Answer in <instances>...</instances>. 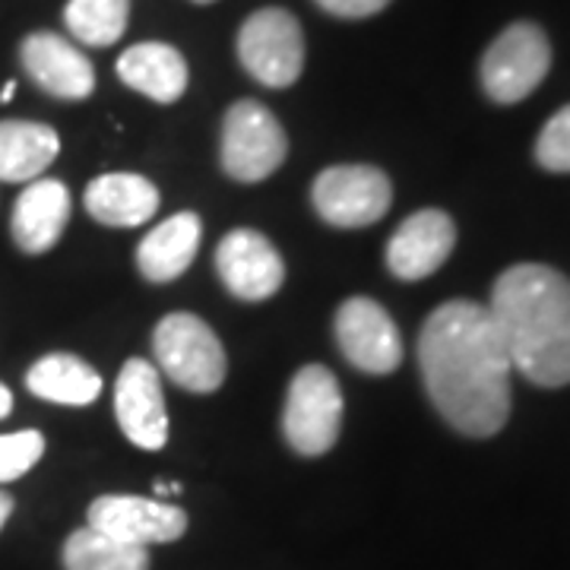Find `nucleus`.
I'll return each instance as SVG.
<instances>
[{
    "mask_svg": "<svg viewBox=\"0 0 570 570\" xmlns=\"http://www.w3.org/2000/svg\"><path fill=\"white\" fill-rule=\"evenodd\" d=\"M419 367L434 409L469 438H491L510 419L513 365L489 307L444 302L419 333Z\"/></svg>",
    "mask_w": 570,
    "mask_h": 570,
    "instance_id": "obj_1",
    "label": "nucleus"
},
{
    "mask_svg": "<svg viewBox=\"0 0 570 570\" xmlns=\"http://www.w3.org/2000/svg\"><path fill=\"white\" fill-rule=\"evenodd\" d=\"M489 314L510 365L539 387L570 384V279L546 264H517L498 276Z\"/></svg>",
    "mask_w": 570,
    "mask_h": 570,
    "instance_id": "obj_2",
    "label": "nucleus"
},
{
    "mask_svg": "<svg viewBox=\"0 0 570 570\" xmlns=\"http://www.w3.org/2000/svg\"><path fill=\"white\" fill-rule=\"evenodd\" d=\"M343 390L333 371L305 365L288 384L283 409V434L288 448L302 456H324L340 441Z\"/></svg>",
    "mask_w": 570,
    "mask_h": 570,
    "instance_id": "obj_3",
    "label": "nucleus"
},
{
    "mask_svg": "<svg viewBox=\"0 0 570 570\" xmlns=\"http://www.w3.org/2000/svg\"><path fill=\"white\" fill-rule=\"evenodd\" d=\"M153 348L165 377L190 393H213L225 381V348L213 326L197 314H168L153 333Z\"/></svg>",
    "mask_w": 570,
    "mask_h": 570,
    "instance_id": "obj_4",
    "label": "nucleus"
},
{
    "mask_svg": "<svg viewBox=\"0 0 570 570\" xmlns=\"http://www.w3.org/2000/svg\"><path fill=\"white\" fill-rule=\"evenodd\" d=\"M551 45L535 22H510L482 55V89L491 102L517 105L549 77Z\"/></svg>",
    "mask_w": 570,
    "mask_h": 570,
    "instance_id": "obj_5",
    "label": "nucleus"
},
{
    "mask_svg": "<svg viewBox=\"0 0 570 570\" xmlns=\"http://www.w3.org/2000/svg\"><path fill=\"white\" fill-rule=\"evenodd\" d=\"M223 171L232 181H266L288 156L283 124L254 99L235 102L223 118Z\"/></svg>",
    "mask_w": 570,
    "mask_h": 570,
    "instance_id": "obj_6",
    "label": "nucleus"
},
{
    "mask_svg": "<svg viewBox=\"0 0 570 570\" xmlns=\"http://www.w3.org/2000/svg\"><path fill=\"white\" fill-rule=\"evenodd\" d=\"M238 61L257 82L285 89L305 70V32L288 10L266 7L250 13L238 32Z\"/></svg>",
    "mask_w": 570,
    "mask_h": 570,
    "instance_id": "obj_7",
    "label": "nucleus"
},
{
    "mask_svg": "<svg viewBox=\"0 0 570 570\" xmlns=\"http://www.w3.org/2000/svg\"><path fill=\"white\" fill-rule=\"evenodd\" d=\"M393 200V184L374 165H333L317 175L311 204L326 225L365 228L384 219Z\"/></svg>",
    "mask_w": 570,
    "mask_h": 570,
    "instance_id": "obj_8",
    "label": "nucleus"
},
{
    "mask_svg": "<svg viewBox=\"0 0 570 570\" xmlns=\"http://www.w3.org/2000/svg\"><path fill=\"white\" fill-rule=\"evenodd\" d=\"M336 343L346 362L365 374H390L403 365V336L374 298L355 295L336 311Z\"/></svg>",
    "mask_w": 570,
    "mask_h": 570,
    "instance_id": "obj_9",
    "label": "nucleus"
},
{
    "mask_svg": "<svg viewBox=\"0 0 570 570\" xmlns=\"http://www.w3.org/2000/svg\"><path fill=\"white\" fill-rule=\"evenodd\" d=\"M89 527L127 546H163L181 539L187 513L175 504L137 498V494H102L89 504Z\"/></svg>",
    "mask_w": 570,
    "mask_h": 570,
    "instance_id": "obj_10",
    "label": "nucleus"
},
{
    "mask_svg": "<svg viewBox=\"0 0 570 570\" xmlns=\"http://www.w3.org/2000/svg\"><path fill=\"white\" fill-rule=\"evenodd\" d=\"M216 269L223 285L242 302H264L283 288L285 264L273 242L254 228L228 232L216 247Z\"/></svg>",
    "mask_w": 570,
    "mask_h": 570,
    "instance_id": "obj_11",
    "label": "nucleus"
},
{
    "mask_svg": "<svg viewBox=\"0 0 570 570\" xmlns=\"http://www.w3.org/2000/svg\"><path fill=\"white\" fill-rule=\"evenodd\" d=\"M115 415L124 438L142 450H163L168 441V412H165L163 381L156 365L146 358H130L118 374Z\"/></svg>",
    "mask_w": 570,
    "mask_h": 570,
    "instance_id": "obj_12",
    "label": "nucleus"
},
{
    "mask_svg": "<svg viewBox=\"0 0 570 570\" xmlns=\"http://www.w3.org/2000/svg\"><path fill=\"white\" fill-rule=\"evenodd\" d=\"M456 247V225L444 209H419L387 242V269L403 283L428 279Z\"/></svg>",
    "mask_w": 570,
    "mask_h": 570,
    "instance_id": "obj_13",
    "label": "nucleus"
},
{
    "mask_svg": "<svg viewBox=\"0 0 570 570\" xmlns=\"http://www.w3.org/2000/svg\"><path fill=\"white\" fill-rule=\"evenodd\" d=\"M20 61L32 82L55 99L80 102L96 89L92 61L58 32H32L20 45Z\"/></svg>",
    "mask_w": 570,
    "mask_h": 570,
    "instance_id": "obj_14",
    "label": "nucleus"
},
{
    "mask_svg": "<svg viewBox=\"0 0 570 570\" xmlns=\"http://www.w3.org/2000/svg\"><path fill=\"white\" fill-rule=\"evenodd\" d=\"M70 223V190L55 178H39L26 184L13 206V242L22 254H45L61 242Z\"/></svg>",
    "mask_w": 570,
    "mask_h": 570,
    "instance_id": "obj_15",
    "label": "nucleus"
},
{
    "mask_svg": "<svg viewBox=\"0 0 570 570\" xmlns=\"http://www.w3.org/2000/svg\"><path fill=\"white\" fill-rule=\"evenodd\" d=\"M86 213L111 228H134L149 223L159 209V187L134 171H108L86 187Z\"/></svg>",
    "mask_w": 570,
    "mask_h": 570,
    "instance_id": "obj_16",
    "label": "nucleus"
},
{
    "mask_svg": "<svg viewBox=\"0 0 570 570\" xmlns=\"http://www.w3.org/2000/svg\"><path fill=\"white\" fill-rule=\"evenodd\" d=\"M118 77L124 86L159 105L178 102L187 89V61L178 48L165 41H140L118 58Z\"/></svg>",
    "mask_w": 570,
    "mask_h": 570,
    "instance_id": "obj_17",
    "label": "nucleus"
},
{
    "mask_svg": "<svg viewBox=\"0 0 570 570\" xmlns=\"http://www.w3.org/2000/svg\"><path fill=\"white\" fill-rule=\"evenodd\" d=\"M204 223L197 213H175L159 223L137 247V266L149 283H171L194 264Z\"/></svg>",
    "mask_w": 570,
    "mask_h": 570,
    "instance_id": "obj_18",
    "label": "nucleus"
},
{
    "mask_svg": "<svg viewBox=\"0 0 570 570\" xmlns=\"http://www.w3.org/2000/svg\"><path fill=\"white\" fill-rule=\"evenodd\" d=\"M61 153V137L48 124L0 121V181L29 184Z\"/></svg>",
    "mask_w": 570,
    "mask_h": 570,
    "instance_id": "obj_19",
    "label": "nucleus"
},
{
    "mask_svg": "<svg viewBox=\"0 0 570 570\" xmlns=\"http://www.w3.org/2000/svg\"><path fill=\"white\" fill-rule=\"evenodd\" d=\"M26 387L32 396L58 406H89L102 393V377L92 365H86L77 355L51 352L39 358L26 374Z\"/></svg>",
    "mask_w": 570,
    "mask_h": 570,
    "instance_id": "obj_20",
    "label": "nucleus"
},
{
    "mask_svg": "<svg viewBox=\"0 0 570 570\" xmlns=\"http://www.w3.org/2000/svg\"><path fill=\"white\" fill-rule=\"evenodd\" d=\"M63 568L67 570H149V554L140 546H127L105 532L86 530L70 532L63 542Z\"/></svg>",
    "mask_w": 570,
    "mask_h": 570,
    "instance_id": "obj_21",
    "label": "nucleus"
},
{
    "mask_svg": "<svg viewBox=\"0 0 570 570\" xmlns=\"http://www.w3.org/2000/svg\"><path fill=\"white\" fill-rule=\"evenodd\" d=\"M130 20V0H70L63 22L70 36L89 48H108L121 39Z\"/></svg>",
    "mask_w": 570,
    "mask_h": 570,
    "instance_id": "obj_22",
    "label": "nucleus"
},
{
    "mask_svg": "<svg viewBox=\"0 0 570 570\" xmlns=\"http://www.w3.org/2000/svg\"><path fill=\"white\" fill-rule=\"evenodd\" d=\"M45 453V438L26 428L17 434H0V482H17L36 466Z\"/></svg>",
    "mask_w": 570,
    "mask_h": 570,
    "instance_id": "obj_23",
    "label": "nucleus"
},
{
    "mask_svg": "<svg viewBox=\"0 0 570 570\" xmlns=\"http://www.w3.org/2000/svg\"><path fill=\"white\" fill-rule=\"evenodd\" d=\"M535 163L554 175H570V105L554 111L535 140Z\"/></svg>",
    "mask_w": 570,
    "mask_h": 570,
    "instance_id": "obj_24",
    "label": "nucleus"
},
{
    "mask_svg": "<svg viewBox=\"0 0 570 570\" xmlns=\"http://www.w3.org/2000/svg\"><path fill=\"white\" fill-rule=\"evenodd\" d=\"M317 7L340 20H365V17L387 10L390 0H317Z\"/></svg>",
    "mask_w": 570,
    "mask_h": 570,
    "instance_id": "obj_25",
    "label": "nucleus"
},
{
    "mask_svg": "<svg viewBox=\"0 0 570 570\" xmlns=\"http://www.w3.org/2000/svg\"><path fill=\"white\" fill-rule=\"evenodd\" d=\"M10 513H13V498H10L7 491H0V530H3V523L10 520Z\"/></svg>",
    "mask_w": 570,
    "mask_h": 570,
    "instance_id": "obj_26",
    "label": "nucleus"
},
{
    "mask_svg": "<svg viewBox=\"0 0 570 570\" xmlns=\"http://www.w3.org/2000/svg\"><path fill=\"white\" fill-rule=\"evenodd\" d=\"M10 412H13V393L0 384V419H7Z\"/></svg>",
    "mask_w": 570,
    "mask_h": 570,
    "instance_id": "obj_27",
    "label": "nucleus"
},
{
    "mask_svg": "<svg viewBox=\"0 0 570 570\" xmlns=\"http://www.w3.org/2000/svg\"><path fill=\"white\" fill-rule=\"evenodd\" d=\"M13 92H17V82L10 80L3 89H0V102H10V99H13Z\"/></svg>",
    "mask_w": 570,
    "mask_h": 570,
    "instance_id": "obj_28",
    "label": "nucleus"
},
{
    "mask_svg": "<svg viewBox=\"0 0 570 570\" xmlns=\"http://www.w3.org/2000/svg\"><path fill=\"white\" fill-rule=\"evenodd\" d=\"M194 3H216V0H194Z\"/></svg>",
    "mask_w": 570,
    "mask_h": 570,
    "instance_id": "obj_29",
    "label": "nucleus"
}]
</instances>
